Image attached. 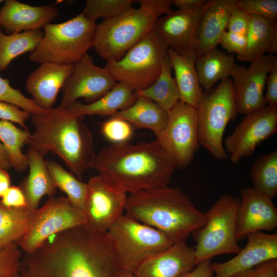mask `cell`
Listing matches in <instances>:
<instances>
[{
	"instance_id": "42",
	"label": "cell",
	"mask_w": 277,
	"mask_h": 277,
	"mask_svg": "<svg viewBox=\"0 0 277 277\" xmlns=\"http://www.w3.org/2000/svg\"><path fill=\"white\" fill-rule=\"evenodd\" d=\"M219 44L229 53H235L236 57L245 53L247 47L246 35L225 31L222 34Z\"/></svg>"
},
{
	"instance_id": "28",
	"label": "cell",
	"mask_w": 277,
	"mask_h": 277,
	"mask_svg": "<svg viewBox=\"0 0 277 277\" xmlns=\"http://www.w3.org/2000/svg\"><path fill=\"white\" fill-rule=\"evenodd\" d=\"M112 116L124 119L137 128L148 129L157 136L167 124L168 113L154 102L137 96L131 106Z\"/></svg>"
},
{
	"instance_id": "18",
	"label": "cell",
	"mask_w": 277,
	"mask_h": 277,
	"mask_svg": "<svg viewBox=\"0 0 277 277\" xmlns=\"http://www.w3.org/2000/svg\"><path fill=\"white\" fill-rule=\"evenodd\" d=\"M236 216L238 241L252 233L275 230L277 209L272 199L252 187L243 188Z\"/></svg>"
},
{
	"instance_id": "21",
	"label": "cell",
	"mask_w": 277,
	"mask_h": 277,
	"mask_svg": "<svg viewBox=\"0 0 277 277\" xmlns=\"http://www.w3.org/2000/svg\"><path fill=\"white\" fill-rule=\"evenodd\" d=\"M74 65H60L45 63L30 73L26 82V89L41 108H53L57 95L72 75Z\"/></svg>"
},
{
	"instance_id": "39",
	"label": "cell",
	"mask_w": 277,
	"mask_h": 277,
	"mask_svg": "<svg viewBox=\"0 0 277 277\" xmlns=\"http://www.w3.org/2000/svg\"><path fill=\"white\" fill-rule=\"evenodd\" d=\"M22 251L16 242L0 250V277H19Z\"/></svg>"
},
{
	"instance_id": "19",
	"label": "cell",
	"mask_w": 277,
	"mask_h": 277,
	"mask_svg": "<svg viewBox=\"0 0 277 277\" xmlns=\"http://www.w3.org/2000/svg\"><path fill=\"white\" fill-rule=\"evenodd\" d=\"M245 246L231 259L224 262L211 263L215 277H231L264 262L277 259V234L263 231L247 236Z\"/></svg>"
},
{
	"instance_id": "36",
	"label": "cell",
	"mask_w": 277,
	"mask_h": 277,
	"mask_svg": "<svg viewBox=\"0 0 277 277\" xmlns=\"http://www.w3.org/2000/svg\"><path fill=\"white\" fill-rule=\"evenodd\" d=\"M135 0H87L82 12L89 21L96 23L116 17L131 8Z\"/></svg>"
},
{
	"instance_id": "37",
	"label": "cell",
	"mask_w": 277,
	"mask_h": 277,
	"mask_svg": "<svg viewBox=\"0 0 277 277\" xmlns=\"http://www.w3.org/2000/svg\"><path fill=\"white\" fill-rule=\"evenodd\" d=\"M0 102L15 105L30 115H43L49 111L40 108L32 98L27 97L20 90L12 87L9 80L1 75Z\"/></svg>"
},
{
	"instance_id": "5",
	"label": "cell",
	"mask_w": 277,
	"mask_h": 277,
	"mask_svg": "<svg viewBox=\"0 0 277 277\" xmlns=\"http://www.w3.org/2000/svg\"><path fill=\"white\" fill-rule=\"evenodd\" d=\"M118 16L97 25L93 48L107 62L120 60L141 39L153 30L155 20L165 14L173 0H138Z\"/></svg>"
},
{
	"instance_id": "44",
	"label": "cell",
	"mask_w": 277,
	"mask_h": 277,
	"mask_svg": "<svg viewBox=\"0 0 277 277\" xmlns=\"http://www.w3.org/2000/svg\"><path fill=\"white\" fill-rule=\"evenodd\" d=\"M0 204L7 208L27 207L25 195L20 186H11L1 198Z\"/></svg>"
},
{
	"instance_id": "27",
	"label": "cell",
	"mask_w": 277,
	"mask_h": 277,
	"mask_svg": "<svg viewBox=\"0 0 277 277\" xmlns=\"http://www.w3.org/2000/svg\"><path fill=\"white\" fill-rule=\"evenodd\" d=\"M247 47L244 53L237 58L251 62L260 55H273L277 52V24L275 20L251 15L246 35Z\"/></svg>"
},
{
	"instance_id": "12",
	"label": "cell",
	"mask_w": 277,
	"mask_h": 277,
	"mask_svg": "<svg viewBox=\"0 0 277 277\" xmlns=\"http://www.w3.org/2000/svg\"><path fill=\"white\" fill-rule=\"evenodd\" d=\"M168 113L167 124L156 140L177 168H184L192 162L200 146L197 110L180 101Z\"/></svg>"
},
{
	"instance_id": "26",
	"label": "cell",
	"mask_w": 277,
	"mask_h": 277,
	"mask_svg": "<svg viewBox=\"0 0 277 277\" xmlns=\"http://www.w3.org/2000/svg\"><path fill=\"white\" fill-rule=\"evenodd\" d=\"M137 98L135 91L128 85L117 83L98 100L89 104L76 101L67 108L72 113L85 116L94 114L113 116L131 106Z\"/></svg>"
},
{
	"instance_id": "34",
	"label": "cell",
	"mask_w": 277,
	"mask_h": 277,
	"mask_svg": "<svg viewBox=\"0 0 277 277\" xmlns=\"http://www.w3.org/2000/svg\"><path fill=\"white\" fill-rule=\"evenodd\" d=\"M252 187L273 199L277 194V150L259 157L250 169Z\"/></svg>"
},
{
	"instance_id": "31",
	"label": "cell",
	"mask_w": 277,
	"mask_h": 277,
	"mask_svg": "<svg viewBox=\"0 0 277 277\" xmlns=\"http://www.w3.org/2000/svg\"><path fill=\"white\" fill-rule=\"evenodd\" d=\"M43 36L42 29L6 34L0 27V72L6 70L17 57L33 52Z\"/></svg>"
},
{
	"instance_id": "13",
	"label": "cell",
	"mask_w": 277,
	"mask_h": 277,
	"mask_svg": "<svg viewBox=\"0 0 277 277\" xmlns=\"http://www.w3.org/2000/svg\"><path fill=\"white\" fill-rule=\"evenodd\" d=\"M82 211L87 227L107 232L123 214L127 193L97 174L90 178Z\"/></svg>"
},
{
	"instance_id": "47",
	"label": "cell",
	"mask_w": 277,
	"mask_h": 277,
	"mask_svg": "<svg viewBox=\"0 0 277 277\" xmlns=\"http://www.w3.org/2000/svg\"><path fill=\"white\" fill-rule=\"evenodd\" d=\"M206 2L205 0H173V5L179 9L191 10L203 6Z\"/></svg>"
},
{
	"instance_id": "32",
	"label": "cell",
	"mask_w": 277,
	"mask_h": 277,
	"mask_svg": "<svg viewBox=\"0 0 277 277\" xmlns=\"http://www.w3.org/2000/svg\"><path fill=\"white\" fill-rule=\"evenodd\" d=\"M31 133L11 122L0 120V140L7 153L11 167L22 172L28 167V159L22 148L28 143Z\"/></svg>"
},
{
	"instance_id": "33",
	"label": "cell",
	"mask_w": 277,
	"mask_h": 277,
	"mask_svg": "<svg viewBox=\"0 0 277 277\" xmlns=\"http://www.w3.org/2000/svg\"><path fill=\"white\" fill-rule=\"evenodd\" d=\"M32 210L28 207L7 208L0 204V250L17 243L26 233Z\"/></svg>"
},
{
	"instance_id": "4",
	"label": "cell",
	"mask_w": 277,
	"mask_h": 277,
	"mask_svg": "<svg viewBox=\"0 0 277 277\" xmlns=\"http://www.w3.org/2000/svg\"><path fill=\"white\" fill-rule=\"evenodd\" d=\"M124 212L161 231L174 244L185 242L206 221V213L199 210L186 194L169 186L129 194Z\"/></svg>"
},
{
	"instance_id": "29",
	"label": "cell",
	"mask_w": 277,
	"mask_h": 277,
	"mask_svg": "<svg viewBox=\"0 0 277 277\" xmlns=\"http://www.w3.org/2000/svg\"><path fill=\"white\" fill-rule=\"evenodd\" d=\"M235 58L216 47L197 57L195 68L199 82L205 91L212 89L215 83L231 76Z\"/></svg>"
},
{
	"instance_id": "14",
	"label": "cell",
	"mask_w": 277,
	"mask_h": 277,
	"mask_svg": "<svg viewBox=\"0 0 277 277\" xmlns=\"http://www.w3.org/2000/svg\"><path fill=\"white\" fill-rule=\"evenodd\" d=\"M277 131V108L266 105L241 120L225 140L224 147L232 164L253 155L258 146Z\"/></svg>"
},
{
	"instance_id": "35",
	"label": "cell",
	"mask_w": 277,
	"mask_h": 277,
	"mask_svg": "<svg viewBox=\"0 0 277 277\" xmlns=\"http://www.w3.org/2000/svg\"><path fill=\"white\" fill-rule=\"evenodd\" d=\"M46 162L56 188L66 194L73 206L82 210L87 191V184L80 180L56 162L52 160Z\"/></svg>"
},
{
	"instance_id": "50",
	"label": "cell",
	"mask_w": 277,
	"mask_h": 277,
	"mask_svg": "<svg viewBox=\"0 0 277 277\" xmlns=\"http://www.w3.org/2000/svg\"><path fill=\"white\" fill-rule=\"evenodd\" d=\"M118 277H136L133 272L122 269Z\"/></svg>"
},
{
	"instance_id": "6",
	"label": "cell",
	"mask_w": 277,
	"mask_h": 277,
	"mask_svg": "<svg viewBox=\"0 0 277 277\" xmlns=\"http://www.w3.org/2000/svg\"><path fill=\"white\" fill-rule=\"evenodd\" d=\"M96 26L82 13L67 21L46 25L29 60L39 64H75L93 47Z\"/></svg>"
},
{
	"instance_id": "15",
	"label": "cell",
	"mask_w": 277,
	"mask_h": 277,
	"mask_svg": "<svg viewBox=\"0 0 277 277\" xmlns=\"http://www.w3.org/2000/svg\"><path fill=\"white\" fill-rule=\"evenodd\" d=\"M276 62L275 56L263 54L252 60L247 68L235 63L230 76L238 113L245 115L267 105L264 87L268 74Z\"/></svg>"
},
{
	"instance_id": "2",
	"label": "cell",
	"mask_w": 277,
	"mask_h": 277,
	"mask_svg": "<svg viewBox=\"0 0 277 277\" xmlns=\"http://www.w3.org/2000/svg\"><path fill=\"white\" fill-rule=\"evenodd\" d=\"M91 168L130 194L168 186L177 167L156 140L105 147Z\"/></svg>"
},
{
	"instance_id": "22",
	"label": "cell",
	"mask_w": 277,
	"mask_h": 277,
	"mask_svg": "<svg viewBox=\"0 0 277 277\" xmlns=\"http://www.w3.org/2000/svg\"><path fill=\"white\" fill-rule=\"evenodd\" d=\"M196 266L194 247L182 242L146 260L133 273L136 277H180Z\"/></svg>"
},
{
	"instance_id": "38",
	"label": "cell",
	"mask_w": 277,
	"mask_h": 277,
	"mask_svg": "<svg viewBox=\"0 0 277 277\" xmlns=\"http://www.w3.org/2000/svg\"><path fill=\"white\" fill-rule=\"evenodd\" d=\"M101 125L103 135L113 144L127 142L132 136V126L120 117L111 116Z\"/></svg>"
},
{
	"instance_id": "3",
	"label": "cell",
	"mask_w": 277,
	"mask_h": 277,
	"mask_svg": "<svg viewBox=\"0 0 277 277\" xmlns=\"http://www.w3.org/2000/svg\"><path fill=\"white\" fill-rule=\"evenodd\" d=\"M30 116L34 130L28 143L29 147L44 155L53 152L82 181L96 156L92 133L83 122L85 116L57 107L46 114Z\"/></svg>"
},
{
	"instance_id": "46",
	"label": "cell",
	"mask_w": 277,
	"mask_h": 277,
	"mask_svg": "<svg viewBox=\"0 0 277 277\" xmlns=\"http://www.w3.org/2000/svg\"><path fill=\"white\" fill-rule=\"evenodd\" d=\"M213 274L211 259H207L200 262L193 269L180 277H213Z\"/></svg>"
},
{
	"instance_id": "25",
	"label": "cell",
	"mask_w": 277,
	"mask_h": 277,
	"mask_svg": "<svg viewBox=\"0 0 277 277\" xmlns=\"http://www.w3.org/2000/svg\"><path fill=\"white\" fill-rule=\"evenodd\" d=\"M168 55L174 71L181 101L197 109L204 92L195 68V52L179 54L169 49Z\"/></svg>"
},
{
	"instance_id": "24",
	"label": "cell",
	"mask_w": 277,
	"mask_h": 277,
	"mask_svg": "<svg viewBox=\"0 0 277 277\" xmlns=\"http://www.w3.org/2000/svg\"><path fill=\"white\" fill-rule=\"evenodd\" d=\"M26 155L29 171L28 176L19 186L25 195L27 207L34 210L37 208L43 196H53L57 188L49 171L44 154L29 147Z\"/></svg>"
},
{
	"instance_id": "10",
	"label": "cell",
	"mask_w": 277,
	"mask_h": 277,
	"mask_svg": "<svg viewBox=\"0 0 277 277\" xmlns=\"http://www.w3.org/2000/svg\"><path fill=\"white\" fill-rule=\"evenodd\" d=\"M167 44L152 30L119 60L107 62L105 67L116 81L135 91L144 90L156 80L168 55Z\"/></svg>"
},
{
	"instance_id": "49",
	"label": "cell",
	"mask_w": 277,
	"mask_h": 277,
	"mask_svg": "<svg viewBox=\"0 0 277 277\" xmlns=\"http://www.w3.org/2000/svg\"><path fill=\"white\" fill-rule=\"evenodd\" d=\"M11 167L6 150L0 142V168L7 170Z\"/></svg>"
},
{
	"instance_id": "17",
	"label": "cell",
	"mask_w": 277,
	"mask_h": 277,
	"mask_svg": "<svg viewBox=\"0 0 277 277\" xmlns=\"http://www.w3.org/2000/svg\"><path fill=\"white\" fill-rule=\"evenodd\" d=\"M210 3L194 9L170 10L155 21L153 31L172 49L179 54L195 50V36L199 22Z\"/></svg>"
},
{
	"instance_id": "7",
	"label": "cell",
	"mask_w": 277,
	"mask_h": 277,
	"mask_svg": "<svg viewBox=\"0 0 277 277\" xmlns=\"http://www.w3.org/2000/svg\"><path fill=\"white\" fill-rule=\"evenodd\" d=\"M240 197L224 194L206 212V221L192 233L196 265L214 256L236 254L241 248L236 236V216Z\"/></svg>"
},
{
	"instance_id": "30",
	"label": "cell",
	"mask_w": 277,
	"mask_h": 277,
	"mask_svg": "<svg viewBox=\"0 0 277 277\" xmlns=\"http://www.w3.org/2000/svg\"><path fill=\"white\" fill-rule=\"evenodd\" d=\"M168 55L164 60L161 73L156 80L147 88L135 91L137 96L148 98L169 111L180 101L181 96Z\"/></svg>"
},
{
	"instance_id": "8",
	"label": "cell",
	"mask_w": 277,
	"mask_h": 277,
	"mask_svg": "<svg viewBox=\"0 0 277 277\" xmlns=\"http://www.w3.org/2000/svg\"><path fill=\"white\" fill-rule=\"evenodd\" d=\"M196 110L200 145L216 160L228 159L223 135L228 123L238 113L232 79L222 80L215 88L203 92Z\"/></svg>"
},
{
	"instance_id": "1",
	"label": "cell",
	"mask_w": 277,
	"mask_h": 277,
	"mask_svg": "<svg viewBox=\"0 0 277 277\" xmlns=\"http://www.w3.org/2000/svg\"><path fill=\"white\" fill-rule=\"evenodd\" d=\"M122 269L107 232L83 225L23 254L19 277H118Z\"/></svg>"
},
{
	"instance_id": "48",
	"label": "cell",
	"mask_w": 277,
	"mask_h": 277,
	"mask_svg": "<svg viewBox=\"0 0 277 277\" xmlns=\"http://www.w3.org/2000/svg\"><path fill=\"white\" fill-rule=\"evenodd\" d=\"M11 186V179L7 170L0 168V198Z\"/></svg>"
},
{
	"instance_id": "23",
	"label": "cell",
	"mask_w": 277,
	"mask_h": 277,
	"mask_svg": "<svg viewBox=\"0 0 277 277\" xmlns=\"http://www.w3.org/2000/svg\"><path fill=\"white\" fill-rule=\"evenodd\" d=\"M232 0H210L201 18L195 32V50L197 57L216 48L227 28L229 7Z\"/></svg>"
},
{
	"instance_id": "40",
	"label": "cell",
	"mask_w": 277,
	"mask_h": 277,
	"mask_svg": "<svg viewBox=\"0 0 277 277\" xmlns=\"http://www.w3.org/2000/svg\"><path fill=\"white\" fill-rule=\"evenodd\" d=\"M236 5L249 15L261 16L275 20L276 0H235Z\"/></svg>"
},
{
	"instance_id": "43",
	"label": "cell",
	"mask_w": 277,
	"mask_h": 277,
	"mask_svg": "<svg viewBox=\"0 0 277 277\" xmlns=\"http://www.w3.org/2000/svg\"><path fill=\"white\" fill-rule=\"evenodd\" d=\"M231 277H277V259L264 262Z\"/></svg>"
},
{
	"instance_id": "41",
	"label": "cell",
	"mask_w": 277,
	"mask_h": 277,
	"mask_svg": "<svg viewBox=\"0 0 277 277\" xmlns=\"http://www.w3.org/2000/svg\"><path fill=\"white\" fill-rule=\"evenodd\" d=\"M229 11L227 25L228 31L246 36L250 24L251 15L239 8L235 4V0H232Z\"/></svg>"
},
{
	"instance_id": "16",
	"label": "cell",
	"mask_w": 277,
	"mask_h": 277,
	"mask_svg": "<svg viewBox=\"0 0 277 277\" xmlns=\"http://www.w3.org/2000/svg\"><path fill=\"white\" fill-rule=\"evenodd\" d=\"M117 82L105 68L95 65L93 57L86 54L74 64L73 72L63 88L61 102L57 107L66 108L80 98L91 103L105 95Z\"/></svg>"
},
{
	"instance_id": "9",
	"label": "cell",
	"mask_w": 277,
	"mask_h": 277,
	"mask_svg": "<svg viewBox=\"0 0 277 277\" xmlns=\"http://www.w3.org/2000/svg\"><path fill=\"white\" fill-rule=\"evenodd\" d=\"M107 234L122 268L133 273L143 262L174 244L161 231L125 214Z\"/></svg>"
},
{
	"instance_id": "11",
	"label": "cell",
	"mask_w": 277,
	"mask_h": 277,
	"mask_svg": "<svg viewBox=\"0 0 277 277\" xmlns=\"http://www.w3.org/2000/svg\"><path fill=\"white\" fill-rule=\"evenodd\" d=\"M85 224L82 210L66 196L50 197L42 207L31 211L28 230L17 244L24 253H29L51 236Z\"/></svg>"
},
{
	"instance_id": "51",
	"label": "cell",
	"mask_w": 277,
	"mask_h": 277,
	"mask_svg": "<svg viewBox=\"0 0 277 277\" xmlns=\"http://www.w3.org/2000/svg\"><path fill=\"white\" fill-rule=\"evenodd\" d=\"M4 2V1H2V0H0V4L3 3Z\"/></svg>"
},
{
	"instance_id": "45",
	"label": "cell",
	"mask_w": 277,
	"mask_h": 277,
	"mask_svg": "<svg viewBox=\"0 0 277 277\" xmlns=\"http://www.w3.org/2000/svg\"><path fill=\"white\" fill-rule=\"evenodd\" d=\"M266 83L267 90L264 98L267 105L274 107L277 106V62L269 71Z\"/></svg>"
},
{
	"instance_id": "20",
	"label": "cell",
	"mask_w": 277,
	"mask_h": 277,
	"mask_svg": "<svg viewBox=\"0 0 277 277\" xmlns=\"http://www.w3.org/2000/svg\"><path fill=\"white\" fill-rule=\"evenodd\" d=\"M59 15L53 4L32 6L16 0H6L0 9V27L6 34L42 29Z\"/></svg>"
}]
</instances>
